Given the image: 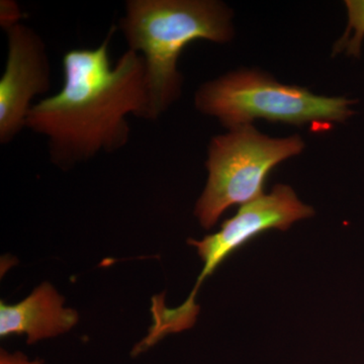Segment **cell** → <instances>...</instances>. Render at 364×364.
I'll return each mask as SVG.
<instances>
[{"label": "cell", "mask_w": 364, "mask_h": 364, "mask_svg": "<svg viewBox=\"0 0 364 364\" xmlns=\"http://www.w3.org/2000/svg\"><path fill=\"white\" fill-rule=\"evenodd\" d=\"M0 364H45L41 359H30L21 352H0Z\"/></svg>", "instance_id": "10"}, {"label": "cell", "mask_w": 364, "mask_h": 364, "mask_svg": "<svg viewBox=\"0 0 364 364\" xmlns=\"http://www.w3.org/2000/svg\"><path fill=\"white\" fill-rule=\"evenodd\" d=\"M348 13L346 33L335 46V52H346L358 57L360 55L364 39V0H348L345 2Z\"/></svg>", "instance_id": "8"}, {"label": "cell", "mask_w": 364, "mask_h": 364, "mask_svg": "<svg viewBox=\"0 0 364 364\" xmlns=\"http://www.w3.org/2000/svg\"><path fill=\"white\" fill-rule=\"evenodd\" d=\"M195 104L198 112L219 119L228 130L258 119L301 126L343 123L354 114V100L314 95L249 70L230 72L205 83L196 93Z\"/></svg>", "instance_id": "3"}, {"label": "cell", "mask_w": 364, "mask_h": 364, "mask_svg": "<svg viewBox=\"0 0 364 364\" xmlns=\"http://www.w3.org/2000/svg\"><path fill=\"white\" fill-rule=\"evenodd\" d=\"M117 30L112 26L95 49L66 52L63 87L28 112L26 128L47 139L50 160L59 168L123 149L131 136L128 117L147 121L145 61L127 50L112 66L109 47Z\"/></svg>", "instance_id": "1"}, {"label": "cell", "mask_w": 364, "mask_h": 364, "mask_svg": "<svg viewBox=\"0 0 364 364\" xmlns=\"http://www.w3.org/2000/svg\"><path fill=\"white\" fill-rule=\"evenodd\" d=\"M78 322V313L64 306V298L43 282L30 296L14 305L0 304V336L26 334L28 344L70 331Z\"/></svg>", "instance_id": "7"}, {"label": "cell", "mask_w": 364, "mask_h": 364, "mask_svg": "<svg viewBox=\"0 0 364 364\" xmlns=\"http://www.w3.org/2000/svg\"><path fill=\"white\" fill-rule=\"evenodd\" d=\"M7 58L0 78V144L7 145L26 128L38 95L51 88V65L47 45L30 26L6 31Z\"/></svg>", "instance_id": "6"}, {"label": "cell", "mask_w": 364, "mask_h": 364, "mask_svg": "<svg viewBox=\"0 0 364 364\" xmlns=\"http://www.w3.org/2000/svg\"><path fill=\"white\" fill-rule=\"evenodd\" d=\"M304 148L301 136L273 139L251 124L214 136L205 163L207 184L195 208L200 224L210 229L232 205H243L264 195L263 186L269 172Z\"/></svg>", "instance_id": "4"}, {"label": "cell", "mask_w": 364, "mask_h": 364, "mask_svg": "<svg viewBox=\"0 0 364 364\" xmlns=\"http://www.w3.org/2000/svg\"><path fill=\"white\" fill-rule=\"evenodd\" d=\"M233 14L215 0H128L117 30L146 65L147 121H158L181 95L179 56L196 40L224 44L234 36Z\"/></svg>", "instance_id": "2"}, {"label": "cell", "mask_w": 364, "mask_h": 364, "mask_svg": "<svg viewBox=\"0 0 364 364\" xmlns=\"http://www.w3.org/2000/svg\"><path fill=\"white\" fill-rule=\"evenodd\" d=\"M313 215V208L301 203L291 186L277 184L267 195L241 205L234 217L223 223L219 231L202 240L189 239L203 262L189 298L196 299L205 279L244 244L269 230L287 231L294 223Z\"/></svg>", "instance_id": "5"}, {"label": "cell", "mask_w": 364, "mask_h": 364, "mask_svg": "<svg viewBox=\"0 0 364 364\" xmlns=\"http://www.w3.org/2000/svg\"><path fill=\"white\" fill-rule=\"evenodd\" d=\"M25 14L21 9L20 4L14 0H1L0 1V26L4 32L14 26L21 25Z\"/></svg>", "instance_id": "9"}]
</instances>
